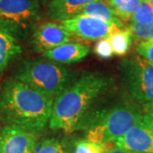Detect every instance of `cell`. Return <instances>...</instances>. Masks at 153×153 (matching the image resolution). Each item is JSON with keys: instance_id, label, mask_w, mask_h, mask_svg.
I'll return each instance as SVG.
<instances>
[{"instance_id": "19", "label": "cell", "mask_w": 153, "mask_h": 153, "mask_svg": "<svg viewBox=\"0 0 153 153\" xmlns=\"http://www.w3.org/2000/svg\"><path fill=\"white\" fill-rule=\"evenodd\" d=\"M131 23L149 24L153 22V6L148 2L141 1L139 10L130 18Z\"/></svg>"}, {"instance_id": "21", "label": "cell", "mask_w": 153, "mask_h": 153, "mask_svg": "<svg viewBox=\"0 0 153 153\" xmlns=\"http://www.w3.org/2000/svg\"><path fill=\"white\" fill-rule=\"evenodd\" d=\"M94 52L98 56L103 59H107L112 56L113 50L108 38L98 40L94 47Z\"/></svg>"}, {"instance_id": "18", "label": "cell", "mask_w": 153, "mask_h": 153, "mask_svg": "<svg viewBox=\"0 0 153 153\" xmlns=\"http://www.w3.org/2000/svg\"><path fill=\"white\" fill-rule=\"evenodd\" d=\"M128 29L132 37L136 40H140V42L153 40V22L149 24L131 23Z\"/></svg>"}, {"instance_id": "17", "label": "cell", "mask_w": 153, "mask_h": 153, "mask_svg": "<svg viewBox=\"0 0 153 153\" xmlns=\"http://www.w3.org/2000/svg\"><path fill=\"white\" fill-rule=\"evenodd\" d=\"M111 147H113L112 142L100 144L88 139L81 140L76 143L74 153H105Z\"/></svg>"}, {"instance_id": "25", "label": "cell", "mask_w": 153, "mask_h": 153, "mask_svg": "<svg viewBox=\"0 0 153 153\" xmlns=\"http://www.w3.org/2000/svg\"><path fill=\"white\" fill-rule=\"evenodd\" d=\"M148 2H149V3H150V4H152V5L153 6V0H147Z\"/></svg>"}, {"instance_id": "5", "label": "cell", "mask_w": 153, "mask_h": 153, "mask_svg": "<svg viewBox=\"0 0 153 153\" xmlns=\"http://www.w3.org/2000/svg\"><path fill=\"white\" fill-rule=\"evenodd\" d=\"M39 21L37 0H0V28L12 36L34 31Z\"/></svg>"}, {"instance_id": "1", "label": "cell", "mask_w": 153, "mask_h": 153, "mask_svg": "<svg viewBox=\"0 0 153 153\" xmlns=\"http://www.w3.org/2000/svg\"><path fill=\"white\" fill-rule=\"evenodd\" d=\"M54 100L16 77L10 78L0 93V111L9 124L37 134L49 122Z\"/></svg>"}, {"instance_id": "22", "label": "cell", "mask_w": 153, "mask_h": 153, "mask_svg": "<svg viewBox=\"0 0 153 153\" xmlns=\"http://www.w3.org/2000/svg\"><path fill=\"white\" fill-rule=\"evenodd\" d=\"M136 51L138 55L146 59L153 66V40L140 42L137 45Z\"/></svg>"}, {"instance_id": "13", "label": "cell", "mask_w": 153, "mask_h": 153, "mask_svg": "<svg viewBox=\"0 0 153 153\" xmlns=\"http://www.w3.org/2000/svg\"><path fill=\"white\" fill-rule=\"evenodd\" d=\"M79 15L95 17L106 22H112L121 28L123 26L122 20L105 0H98L88 4L82 9Z\"/></svg>"}, {"instance_id": "24", "label": "cell", "mask_w": 153, "mask_h": 153, "mask_svg": "<svg viewBox=\"0 0 153 153\" xmlns=\"http://www.w3.org/2000/svg\"><path fill=\"white\" fill-rule=\"evenodd\" d=\"M105 153H136V152H130V151H127V150H123L121 148L117 147L115 146V147H111L109 150H107Z\"/></svg>"}, {"instance_id": "20", "label": "cell", "mask_w": 153, "mask_h": 153, "mask_svg": "<svg viewBox=\"0 0 153 153\" xmlns=\"http://www.w3.org/2000/svg\"><path fill=\"white\" fill-rule=\"evenodd\" d=\"M33 153H66L60 141L55 139H47L37 143Z\"/></svg>"}, {"instance_id": "6", "label": "cell", "mask_w": 153, "mask_h": 153, "mask_svg": "<svg viewBox=\"0 0 153 153\" xmlns=\"http://www.w3.org/2000/svg\"><path fill=\"white\" fill-rule=\"evenodd\" d=\"M126 88L137 100L153 101V66L140 55L124 60L120 66Z\"/></svg>"}, {"instance_id": "15", "label": "cell", "mask_w": 153, "mask_h": 153, "mask_svg": "<svg viewBox=\"0 0 153 153\" xmlns=\"http://www.w3.org/2000/svg\"><path fill=\"white\" fill-rule=\"evenodd\" d=\"M132 35L128 29H118L108 37L113 54L124 55L131 44Z\"/></svg>"}, {"instance_id": "4", "label": "cell", "mask_w": 153, "mask_h": 153, "mask_svg": "<svg viewBox=\"0 0 153 153\" xmlns=\"http://www.w3.org/2000/svg\"><path fill=\"white\" fill-rule=\"evenodd\" d=\"M16 78L55 99L68 86L71 72L53 61H25L19 67Z\"/></svg>"}, {"instance_id": "26", "label": "cell", "mask_w": 153, "mask_h": 153, "mask_svg": "<svg viewBox=\"0 0 153 153\" xmlns=\"http://www.w3.org/2000/svg\"><path fill=\"white\" fill-rule=\"evenodd\" d=\"M46 1H48V3H49V1H51V0H46Z\"/></svg>"}, {"instance_id": "10", "label": "cell", "mask_w": 153, "mask_h": 153, "mask_svg": "<svg viewBox=\"0 0 153 153\" xmlns=\"http://www.w3.org/2000/svg\"><path fill=\"white\" fill-rule=\"evenodd\" d=\"M71 38L72 34L61 24L45 22L34 29L32 40L35 50L44 53L68 43Z\"/></svg>"}, {"instance_id": "23", "label": "cell", "mask_w": 153, "mask_h": 153, "mask_svg": "<svg viewBox=\"0 0 153 153\" xmlns=\"http://www.w3.org/2000/svg\"><path fill=\"white\" fill-rule=\"evenodd\" d=\"M145 113L144 114L147 116L153 122V101L151 103L145 104Z\"/></svg>"}, {"instance_id": "7", "label": "cell", "mask_w": 153, "mask_h": 153, "mask_svg": "<svg viewBox=\"0 0 153 153\" xmlns=\"http://www.w3.org/2000/svg\"><path fill=\"white\" fill-rule=\"evenodd\" d=\"M62 26L73 35L84 40L95 41L107 38L111 33L122 29L112 22L92 16L78 15L69 20L60 22Z\"/></svg>"}, {"instance_id": "2", "label": "cell", "mask_w": 153, "mask_h": 153, "mask_svg": "<svg viewBox=\"0 0 153 153\" xmlns=\"http://www.w3.org/2000/svg\"><path fill=\"white\" fill-rule=\"evenodd\" d=\"M109 84L107 76L90 73L67 86L54 100L49 128L66 133L74 131L82 123L88 110Z\"/></svg>"}, {"instance_id": "14", "label": "cell", "mask_w": 153, "mask_h": 153, "mask_svg": "<svg viewBox=\"0 0 153 153\" xmlns=\"http://www.w3.org/2000/svg\"><path fill=\"white\" fill-rule=\"evenodd\" d=\"M21 51V47L15 37L0 28V73L4 71L9 62Z\"/></svg>"}, {"instance_id": "16", "label": "cell", "mask_w": 153, "mask_h": 153, "mask_svg": "<svg viewBox=\"0 0 153 153\" xmlns=\"http://www.w3.org/2000/svg\"><path fill=\"white\" fill-rule=\"evenodd\" d=\"M121 20H130L141 4L140 0H105Z\"/></svg>"}, {"instance_id": "12", "label": "cell", "mask_w": 153, "mask_h": 153, "mask_svg": "<svg viewBox=\"0 0 153 153\" xmlns=\"http://www.w3.org/2000/svg\"><path fill=\"white\" fill-rule=\"evenodd\" d=\"M89 48L79 43H66L43 53L47 59L58 63H74L85 58Z\"/></svg>"}, {"instance_id": "11", "label": "cell", "mask_w": 153, "mask_h": 153, "mask_svg": "<svg viewBox=\"0 0 153 153\" xmlns=\"http://www.w3.org/2000/svg\"><path fill=\"white\" fill-rule=\"evenodd\" d=\"M98 0H51L47 5L48 16L55 22H64L79 15L84 7Z\"/></svg>"}, {"instance_id": "9", "label": "cell", "mask_w": 153, "mask_h": 153, "mask_svg": "<svg viewBox=\"0 0 153 153\" xmlns=\"http://www.w3.org/2000/svg\"><path fill=\"white\" fill-rule=\"evenodd\" d=\"M37 143V134L15 124L4 126L0 131V153H33Z\"/></svg>"}, {"instance_id": "3", "label": "cell", "mask_w": 153, "mask_h": 153, "mask_svg": "<svg viewBox=\"0 0 153 153\" xmlns=\"http://www.w3.org/2000/svg\"><path fill=\"white\" fill-rule=\"evenodd\" d=\"M142 117L141 111L131 104H121L100 111L88 122L87 139L100 144L115 142Z\"/></svg>"}, {"instance_id": "8", "label": "cell", "mask_w": 153, "mask_h": 153, "mask_svg": "<svg viewBox=\"0 0 153 153\" xmlns=\"http://www.w3.org/2000/svg\"><path fill=\"white\" fill-rule=\"evenodd\" d=\"M114 143L117 147L133 152L153 153V122L143 114L142 119Z\"/></svg>"}, {"instance_id": "27", "label": "cell", "mask_w": 153, "mask_h": 153, "mask_svg": "<svg viewBox=\"0 0 153 153\" xmlns=\"http://www.w3.org/2000/svg\"><path fill=\"white\" fill-rule=\"evenodd\" d=\"M140 1H146V0H140Z\"/></svg>"}]
</instances>
